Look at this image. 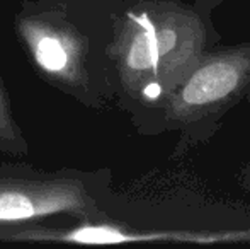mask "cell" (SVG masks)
Segmentation results:
<instances>
[{
    "instance_id": "6da1fadb",
    "label": "cell",
    "mask_w": 250,
    "mask_h": 249,
    "mask_svg": "<svg viewBox=\"0 0 250 249\" xmlns=\"http://www.w3.org/2000/svg\"><path fill=\"white\" fill-rule=\"evenodd\" d=\"M221 41L213 16L184 0H121L109 48L112 103L145 136L160 135L170 94Z\"/></svg>"
},
{
    "instance_id": "7a4b0ae2",
    "label": "cell",
    "mask_w": 250,
    "mask_h": 249,
    "mask_svg": "<svg viewBox=\"0 0 250 249\" xmlns=\"http://www.w3.org/2000/svg\"><path fill=\"white\" fill-rule=\"evenodd\" d=\"M121 0H22L14 34L36 75L92 111L114 101L109 48Z\"/></svg>"
},
{
    "instance_id": "3957f363",
    "label": "cell",
    "mask_w": 250,
    "mask_h": 249,
    "mask_svg": "<svg viewBox=\"0 0 250 249\" xmlns=\"http://www.w3.org/2000/svg\"><path fill=\"white\" fill-rule=\"evenodd\" d=\"M244 103H250V40L214 45L184 73L162 113L160 135L177 133L172 157L206 145Z\"/></svg>"
},
{
    "instance_id": "277c9868",
    "label": "cell",
    "mask_w": 250,
    "mask_h": 249,
    "mask_svg": "<svg viewBox=\"0 0 250 249\" xmlns=\"http://www.w3.org/2000/svg\"><path fill=\"white\" fill-rule=\"evenodd\" d=\"M111 184L112 173L107 167L43 169L24 162H0V226L112 219Z\"/></svg>"
},
{
    "instance_id": "5b68a950",
    "label": "cell",
    "mask_w": 250,
    "mask_h": 249,
    "mask_svg": "<svg viewBox=\"0 0 250 249\" xmlns=\"http://www.w3.org/2000/svg\"><path fill=\"white\" fill-rule=\"evenodd\" d=\"M29 142L17 123L7 87L0 77V152L10 157H24L29 154Z\"/></svg>"
},
{
    "instance_id": "8992f818",
    "label": "cell",
    "mask_w": 250,
    "mask_h": 249,
    "mask_svg": "<svg viewBox=\"0 0 250 249\" xmlns=\"http://www.w3.org/2000/svg\"><path fill=\"white\" fill-rule=\"evenodd\" d=\"M237 181H238V186H240L242 191L250 196V162L245 164V166L240 169Z\"/></svg>"
},
{
    "instance_id": "52a82bcc",
    "label": "cell",
    "mask_w": 250,
    "mask_h": 249,
    "mask_svg": "<svg viewBox=\"0 0 250 249\" xmlns=\"http://www.w3.org/2000/svg\"><path fill=\"white\" fill-rule=\"evenodd\" d=\"M225 0H194V5L198 7V9H201L203 12H206V14H209V16H213L214 14V10L218 9V7L223 3Z\"/></svg>"
},
{
    "instance_id": "ba28073f",
    "label": "cell",
    "mask_w": 250,
    "mask_h": 249,
    "mask_svg": "<svg viewBox=\"0 0 250 249\" xmlns=\"http://www.w3.org/2000/svg\"><path fill=\"white\" fill-rule=\"evenodd\" d=\"M7 229H9L7 226H0V243H3V237H5V234H7Z\"/></svg>"
}]
</instances>
